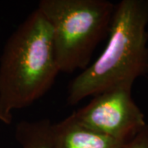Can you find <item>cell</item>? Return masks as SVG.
Returning <instances> with one entry per match:
<instances>
[{"instance_id": "4", "label": "cell", "mask_w": 148, "mask_h": 148, "mask_svg": "<svg viewBox=\"0 0 148 148\" xmlns=\"http://www.w3.org/2000/svg\"><path fill=\"white\" fill-rule=\"evenodd\" d=\"M86 127L118 140L128 142L147 124L132 96V89L117 87L93 96L72 114Z\"/></svg>"}, {"instance_id": "3", "label": "cell", "mask_w": 148, "mask_h": 148, "mask_svg": "<svg viewBox=\"0 0 148 148\" xmlns=\"http://www.w3.org/2000/svg\"><path fill=\"white\" fill-rule=\"evenodd\" d=\"M115 3L107 0H40L37 8L51 27L60 72L90 64L95 47L108 35Z\"/></svg>"}, {"instance_id": "5", "label": "cell", "mask_w": 148, "mask_h": 148, "mask_svg": "<svg viewBox=\"0 0 148 148\" xmlns=\"http://www.w3.org/2000/svg\"><path fill=\"white\" fill-rule=\"evenodd\" d=\"M127 143L86 127L72 114L53 123V148H123Z\"/></svg>"}, {"instance_id": "6", "label": "cell", "mask_w": 148, "mask_h": 148, "mask_svg": "<svg viewBox=\"0 0 148 148\" xmlns=\"http://www.w3.org/2000/svg\"><path fill=\"white\" fill-rule=\"evenodd\" d=\"M15 138L21 148H53V123L43 119L17 123Z\"/></svg>"}, {"instance_id": "1", "label": "cell", "mask_w": 148, "mask_h": 148, "mask_svg": "<svg viewBox=\"0 0 148 148\" xmlns=\"http://www.w3.org/2000/svg\"><path fill=\"white\" fill-rule=\"evenodd\" d=\"M147 27L148 0L115 3L106 48L71 82L69 105L113 88L132 89L138 77L148 73Z\"/></svg>"}, {"instance_id": "7", "label": "cell", "mask_w": 148, "mask_h": 148, "mask_svg": "<svg viewBox=\"0 0 148 148\" xmlns=\"http://www.w3.org/2000/svg\"><path fill=\"white\" fill-rule=\"evenodd\" d=\"M123 148H148V125L129 140Z\"/></svg>"}, {"instance_id": "2", "label": "cell", "mask_w": 148, "mask_h": 148, "mask_svg": "<svg viewBox=\"0 0 148 148\" xmlns=\"http://www.w3.org/2000/svg\"><path fill=\"white\" fill-rule=\"evenodd\" d=\"M58 73L51 27L36 8L8 37L0 57V122L11 124L13 112L45 95Z\"/></svg>"}]
</instances>
